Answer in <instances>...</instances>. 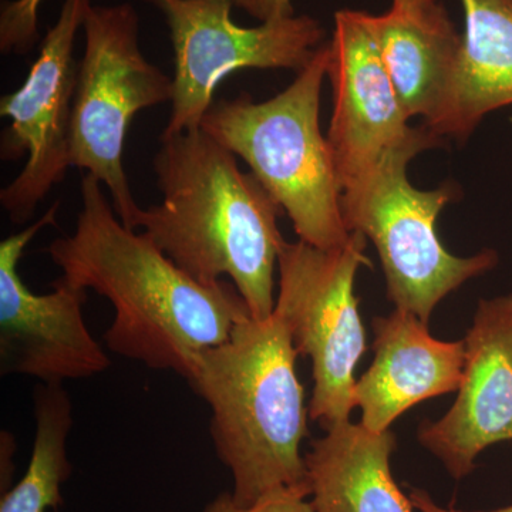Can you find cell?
I'll use <instances>...</instances> for the list:
<instances>
[{
    "mask_svg": "<svg viewBox=\"0 0 512 512\" xmlns=\"http://www.w3.org/2000/svg\"><path fill=\"white\" fill-rule=\"evenodd\" d=\"M45 251L70 284L92 289L113 306L103 336L110 352L150 369L187 379L202 353L252 318L234 285L202 284L144 232L126 227L90 174L82 180L76 229Z\"/></svg>",
    "mask_w": 512,
    "mask_h": 512,
    "instance_id": "obj_1",
    "label": "cell"
},
{
    "mask_svg": "<svg viewBox=\"0 0 512 512\" xmlns=\"http://www.w3.org/2000/svg\"><path fill=\"white\" fill-rule=\"evenodd\" d=\"M153 167L163 200L141 208L137 228L202 284L228 276L252 318H269L285 241L281 205L202 128L161 137Z\"/></svg>",
    "mask_w": 512,
    "mask_h": 512,
    "instance_id": "obj_2",
    "label": "cell"
},
{
    "mask_svg": "<svg viewBox=\"0 0 512 512\" xmlns=\"http://www.w3.org/2000/svg\"><path fill=\"white\" fill-rule=\"evenodd\" d=\"M285 319L248 318L202 353L187 382L211 410V439L241 505L284 488H308L303 439L309 409Z\"/></svg>",
    "mask_w": 512,
    "mask_h": 512,
    "instance_id": "obj_3",
    "label": "cell"
},
{
    "mask_svg": "<svg viewBox=\"0 0 512 512\" xmlns=\"http://www.w3.org/2000/svg\"><path fill=\"white\" fill-rule=\"evenodd\" d=\"M329 42L292 84L272 99L247 93L214 101L201 128L241 157L292 221L299 241L320 249L348 244L342 191L328 138L320 130V93L328 76Z\"/></svg>",
    "mask_w": 512,
    "mask_h": 512,
    "instance_id": "obj_4",
    "label": "cell"
},
{
    "mask_svg": "<svg viewBox=\"0 0 512 512\" xmlns=\"http://www.w3.org/2000/svg\"><path fill=\"white\" fill-rule=\"evenodd\" d=\"M414 157L412 151L394 154L343 191L342 214L349 232H360L375 244L389 301L429 323L447 295L490 272L500 258L494 249L460 258L444 248L437 218L460 191L453 183L434 190L413 187L407 167Z\"/></svg>",
    "mask_w": 512,
    "mask_h": 512,
    "instance_id": "obj_5",
    "label": "cell"
},
{
    "mask_svg": "<svg viewBox=\"0 0 512 512\" xmlns=\"http://www.w3.org/2000/svg\"><path fill=\"white\" fill-rule=\"evenodd\" d=\"M83 30L70 160L109 190L117 217L136 229L141 208L124 170V141L137 113L173 101V77L141 52L138 15L128 3L90 6Z\"/></svg>",
    "mask_w": 512,
    "mask_h": 512,
    "instance_id": "obj_6",
    "label": "cell"
},
{
    "mask_svg": "<svg viewBox=\"0 0 512 512\" xmlns=\"http://www.w3.org/2000/svg\"><path fill=\"white\" fill-rule=\"evenodd\" d=\"M366 237L352 232L342 248L320 249L284 241L278 256L275 311L285 319L298 355L312 363L309 416L325 430L350 421L355 409V369L366 352V332L355 295Z\"/></svg>",
    "mask_w": 512,
    "mask_h": 512,
    "instance_id": "obj_7",
    "label": "cell"
},
{
    "mask_svg": "<svg viewBox=\"0 0 512 512\" xmlns=\"http://www.w3.org/2000/svg\"><path fill=\"white\" fill-rule=\"evenodd\" d=\"M163 13L174 50V97L161 137L201 128L218 84L244 69L299 73L325 45V30L312 16L242 28L231 19V0H144Z\"/></svg>",
    "mask_w": 512,
    "mask_h": 512,
    "instance_id": "obj_8",
    "label": "cell"
},
{
    "mask_svg": "<svg viewBox=\"0 0 512 512\" xmlns=\"http://www.w3.org/2000/svg\"><path fill=\"white\" fill-rule=\"evenodd\" d=\"M90 6L92 0H64L25 82L0 100V116L10 119L2 133L0 157L12 161L28 156L18 177L0 192V204L15 224L29 221L72 167L73 103L79 76L74 42Z\"/></svg>",
    "mask_w": 512,
    "mask_h": 512,
    "instance_id": "obj_9",
    "label": "cell"
},
{
    "mask_svg": "<svg viewBox=\"0 0 512 512\" xmlns=\"http://www.w3.org/2000/svg\"><path fill=\"white\" fill-rule=\"evenodd\" d=\"M328 77L333 111L326 138L340 191L355 187L394 154L412 151L419 156L443 144L429 128L409 126L366 12L335 13Z\"/></svg>",
    "mask_w": 512,
    "mask_h": 512,
    "instance_id": "obj_10",
    "label": "cell"
},
{
    "mask_svg": "<svg viewBox=\"0 0 512 512\" xmlns=\"http://www.w3.org/2000/svg\"><path fill=\"white\" fill-rule=\"evenodd\" d=\"M55 202L32 225L0 242V375L42 383L89 379L111 365L83 315L86 289L60 276L53 291L36 295L19 275L23 252L42 229L56 224Z\"/></svg>",
    "mask_w": 512,
    "mask_h": 512,
    "instance_id": "obj_11",
    "label": "cell"
},
{
    "mask_svg": "<svg viewBox=\"0 0 512 512\" xmlns=\"http://www.w3.org/2000/svg\"><path fill=\"white\" fill-rule=\"evenodd\" d=\"M456 402L440 420L424 421L421 446L454 480L476 468L485 448L512 441V295L481 299L466 338Z\"/></svg>",
    "mask_w": 512,
    "mask_h": 512,
    "instance_id": "obj_12",
    "label": "cell"
},
{
    "mask_svg": "<svg viewBox=\"0 0 512 512\" xmlns=\"http://www.w3.org/2000/svg\"><path fill=\"white\" fill-rule=\"evenodd\" d=\"M429 323L413 313L394 309L373 319L375 360L356 380L360 424L373 433L390 430L393 421L413 406L457 392L463 379L466 343L431 336Z\"/></svg>",
    "mask_w": 512,
    "mask_h": 512,
    "instance_id": "obj_13",
    "label": "cell"
},
{
    "mask_svg": "<svg viewBox=\"0 0 512 512\" xmlns=\"http://www.w3.org/2000/svg\"><path fill=\"white\" fill-rule=\"evenodd\" d=\"M387 74L409 119L430 127L439 117L463 53L464 37L441 0H392L366 13Z\"/></svg>",
    "mask_w": 512,
    "mask_h": 512,
    "instance_id": "obj_14",
    "label": "cell"
},
{
    "mask_svg": "<svg viewBox=\"0 0 512 512\" xmlns=\"http://www.w3.org/2000/svg\"><path fill=\"white\" fill-rule=\"evenodd\" d=\"M392 430L373 433L362 424H338L312 441L305 454L309 500L315 512H414L394 481Z\"/></svg>",
    "mask_w": 512,
    "mask_h": 512,
    "instance_id": "obj_15",
    "label": "cell"
},
{
    "mask_svg": "<svg viewBox=\"0 0 512 512\" xmlns=\"http://www.w3.org/2000/svg\"><path fill=\"white\" fill-rule=\"evenodd\" d=\"M463 53L434 136L467 140L485 116L512 104V0H460Z\"/></svg>",
    "mask_w": 512,
    "mask_h": 512,
    "instance_id": "obj_16",
    "label": "cell"
},
{
    "mask_svg": "<svg viewBox=\"0 0 512 512\" xmlns=\"http://www.w3.org/2000/svg\"><path fill=\"white\" fill-rule=\"evenodd\" d=\"M36 433L32 456L18 483L3 491L0 512H47L63 504V484L73 473L67 440L73 404L63 384L42 383L33 393Z\"/></svg>",
    "mask_w": 512,
    "mask_h": 512,
    "instance_id": "obj_17",
    "label": "cell"
},
{
    "mask_svg": "<svg viewBox=\"0 0 512 512\" xmlns=\"http://www.w3.org/2000/svg\"><path fill=\"white\" fill-rule=\"evenodd\" d=\"M43 0H8L0 12V50L3 55H26L39 40V9Z\"/></svg>",
    "mask_w": 512,
    "mask_h": 512,
    "instance_id": "obj_18",
    "label": "cell"
},
{
    "mask_svg": "<svg viewBox=\"0 0 512 512\" xmlns=\"http://www.w3.org/2000/svg\"><path fill=\"white\" fill-rule=\"evenodd\" d=\"M201 512H315L308 488H284L259 498L254 504L241 505L231 493H221Z\"/></svg>",
    "mask_w": 512,
    "mask_h": 512,
    "instance_id": "obj_19",
    "label": "cell"
},
{
    "mask_svg": "<svg viewBox=\"0 0 512 512\" xmlns=\"http://www.w3.org/2000/svg\"><path fill=\"white\" fill-rule=\"evenodd\" d=\"M235 8L244 10L259 22H272L295 15L292 0H231Z\"/></svg>",
    "mask_w": 512,
    "mask_h": 512,
    "instance_id": "obj_20",
    "label": "cell"
},
{
    "mask_svg": "<svg viewBox=\"0 0 512 512\" xmlns=\"http://www.w3.org/2000/svg\"><path fill=\"white\" fill-rule=\"evenodd\" d=\"M0 448H2V453H0V490L6 491L9 490L10 484H12L13 478V454H15V440L10 436L8 431H3L2 433V441H0Z\"/></svg>",
    "mask_w": 512,
    "mask_h": 512,
    "instance_id": "obj_21",
    "label": "cell"
},
{
    "mask_svg": "<svg viewBox=\"0 0 512 512\" xmlns=\"http://www.w3.org/2000/svg\"><path fill=\"white\" fill-rule=\"evenodd\" d=\"M409 497L410 501H412L414 511L416 512H468L454 510V508L441 507V505L437 504L436 501L431 498V495L427 493V491L420 490V488H414ZM476 512H512V505H510V507L498 508V510L493 511Z\"/></svg>",
    "mask_w": 512,
    "mask_h": 512,
    "instance_id": "obj_22",
    "label": "cell"
}]
</instances>
